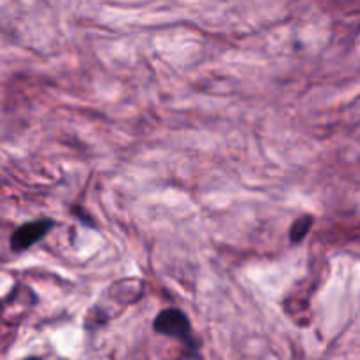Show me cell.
Wrapping results in <instances>:
<instances>
[{
    "mask_svg": "<svg viewBox=\"0 0 360 360\" xmlns=\"http://www.w3.org/2000/svg\"><path fill=\"white\" fill-rule=\"evenodd\" d=\"M53 227H55V221L49 220V218H42V220L28 221V224L21 225L11 236V250L13 252H25V250L32 248L35 243L44 239Z\"/></svg>",
    "mask_w": 360,
    "mask_h": 360,
    "instance_id": "7a4b0ae2",
    "label": "cell"
},
{
    "mask_svg": "<svg viewBox=\"0 0 360 360\" xmlns=\"http://www.w3.org/2000/svg\"><path fill=\"white\" fill-rule=\"evenodd\" d=\"M313 221H315V218L311 214H302V217H299L290 227V241L301 243L308 236V232L311 231Z\"/></svg>",
    "mask_w": 360,
    "mask_h": 360,
    "instance_id": "3957f363",
    "label": "cell"
},
{
    "mask_svg": "<svg viewBox=\"0 0 360 360\" xmlns=\"http://www.w3.org/2000/svg\"><path fill=\"white\" fill-rule=\"evenodd\" d=\"M153 329L155 333L162 334V336H167L179 341V343L188 350V354L197 355V352H199V343H197L195 336H193L188 316H186L181 309H162V311L155 316Z\"/></svg>",
    "mask_w": 360,
    "mask_h": 360,
    "instance_id": "6da1fadb",
    "label": "cell"
},
{
    "mask_svg": "<svg viewBox=\"0 0 360 360\" xmlns=\"http://www.w3.org/2000/svg\"><path fill=\"white\" fill-rule=\"evenodd\" d=\"M21 360H44L42 357H35V355H32V357H25V359H21Z\"/></svg>",
    "mask_w": 360,
    "mask_h": 360,
    "instance_id": "277c9868",
    "label": "cell"
}]
</instances>
